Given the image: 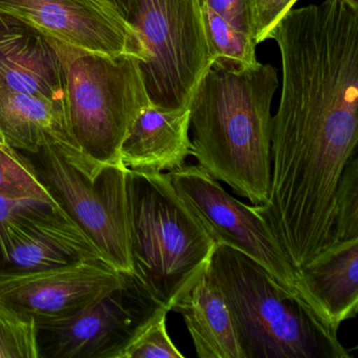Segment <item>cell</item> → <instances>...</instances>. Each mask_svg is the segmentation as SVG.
<instances>
[{
  "label": "cell",
  "mask_w": 358,
  "mask_h": 358,
  "mask_svg": "<svg viewBox=\"0 0 358 358\" xmlns=\"http://www.w3.org/2000/svg\"><path fill=\"white\" fill-rule=\"evenodd\" d=\"M282 85L271 163L303 182L343 173L358 141V10L324 0L291 10L270 32Z\"/></svg>",
  "instance_id": "obj_1"
},
{
  "label": "cell",
  "mask_w": 358,
  "mask_h": 358,
  "mask_svg": "<svg viewBox=\"0 0 358 358\" xmlns=\"http://www.w3.org/2000/svg\"><path fill=\"white\" fill-rule=\"evenodd\" d=\"M278 87L271 64L232 69L213 62L190 101L192 155L199 166L252 205L269 194Z\"/></svg>",
  "instance_id": "obj_2"
},
{
  "label": "cell",
  "mask_w": 358,
  "mask_h": 358,
  "mask_svg": "<svg viewBox=\"0 0 358 358\" xmlns=\"http://www.w3.org/2000/svg\"><path fill=\"white\" fill-rule=\"evenodd\" d=\"M246 358H349L335 328L261 266L217 243L206 268Z\"/></svg>",
  "instance_id": "obj_3"
},
{
  "label": "cell",
  "mask_w": 358,
  "mask_h": 358,
  "mask_svg": "<svg viewBox=\"0 0 358 358\" xmlns=\"http://www.w3.org/2000/svg\"><path fill=\"white\" fill-rule=\"evenodd\" d=\"M127 173L136 278L157 303L171 311L206 269L217 243L166 173Z\"/></svg>",
  "instance_id": "obj_4"
},
{
  "label": "cell",
  "mask_w": 358,
  "mask_h": 358,
  "mask_svg": "<svg viewBox=\"0 0 358 358\" xmlns=\"http://www.w3.org/2000/svg\"><path fill=\"white\" fill-rule=\"evenodd\" d=\"M51 41L64 66L66 110L79 145L103 169L122 166L121 146L134 121L152 104L141 60L87 53Z\"/></svg>",
  "instance_id": "obj_5"
},
{
  "label": "cell",
  "mask_w": 358,
  "mask_h": 358,
  "mask_svg": "<svg viewBox=\"0 0 358 358\" xmlns=\"http://www.w3.org/2000/svg\"><path fill=\"white\" fill-rule=\"evenodd\" d=\"M129 22L145 49L140 66L152 106L189 108L213 62L200 0H134Z\"/></svg>",
  "instance_id": "obj_6"
},
{
  "label": "cell",
  "mask_w": 358,
  "mask_h": 358,
  "mask_svg": "<svg viewBox=\"0 0 358 358\" xmlns=\"http://www.w3.org/2000/svg\"><path fill=\"white\" fill-rule=\"evenodd\" d=\"M166 176L215 243L240 251L252 259L285 290L332 324L306 288L299 269L291 263L270 226L250 205L228 194L219 181L199 165H183Z\"/></svg>",
  "instance_id": "obj_7"
},
{
  "label": "cell",
  "mask_w": 358,
  "mask_h": 358,
  "mask_svg": "<svg viewBox=\"0 0 358 358\" xmlns=\"http://www.w3.org/2000/svg\"><path fill=\"white\" fill-rule=\"evenodd\" d=\"M41 155L45 180L69 215L95 241L112 267L136 276L127 169L108 167L92 182L52 148Z\"/></svg>",
  "instance_id": "obj_8"
},
{
  "label": "cell",
  "mask_w": 358,
  "mask_h": 358,
  "mask_svg": "<svg viewBox=\"0 0 358 358\" xmlns=\"http://www.w3.org/2000/svg\"><path fill=\"white\" fill-rule=\"evenodd\" d=\"M0 13L87 53L146 59L135 29L110 0H0Z\"/></svg>",
  "instance_id": "obj_9"
},
{
  "label": "cell",
  "mask_w": 358,
  "mask_h": 358,
  "mask_svg": "<svg viewBox=\"0 0 358 358\" xmlns=\"http://www.w3.org/2000/svg\"><path fill=\"white\" fill-rule=\"evenodd\" d=\"M129 276L97 259L31 271L0 269V299L34 318L39 327L116 292Z\"/></svg>",
  "instance_id": "obj_10"
},
{
  "label": "cell",
  "mask_w": 358,
  "mask_h": 358,
  "mask_svg": "<svg viewBox=\"0 0 358 358\" xmlns=\"http://www.w3.org/2000/svg\"><path fill=\"white\" fill-rule=\"evenodd\" d=\"M162 306L136 276L81 311L38 327L51 335L52 357L110 358Z\"/></svg>",
  "instance_id": "obj_11"
},
{
  "label": "cell",
  "mask_w": 358,
  "mask_h": 358,
  "mask_svg": "<svg viewBox=\"0 0 358 358\" xmlns=\"http://www.w3.org/2000/svg\"><path fill=\"white\" fill-rule=\"evenodd\" d=\"M90 259L110 265L103 251L66 208L35 203L0 229V262L8 270L48 269Z\"/></svg>",
  "instance_id": "obj_12"
},
{
  "label": "cell",
  "mask_w": 358,
  "mask_h": 358,
  "mask_svg": "<svg viewBox=\"0 0 358 358\" xmlns=\"http://www.w3.org/2000/svg\"><path fill=\"white\" fill-rule=\"evenodd\" d=\"M0 140L31 154L52 148L92 182L106 169L79 145L66 106L43 98L0 92Z\"/></svg>",
  "instance_id": "obj_13"
},
{
  "label": "cell",
  "mask_w": 358,
  "mask_h": 358,
  "mask_svg": "<svg viewBox=\"0 0 358 358\" xmlns=\"http://www.w3.org/2000/svg\"><path fill=\"white\" fill-rule=\"evenodd\" d=\"M0 92L43 98L66 106V75L51 39L0 13Z\"/></svg>",
  "instance_id": "obj_14"
},
{
  "label": "cell",
  "mask_w": 358,
  "mask_h": 358,
  "mask_svg": "<svg viewBox=\"0 0 358 358\" xmlns=\"http://www.w3.org/2000/svg\"><path fill=\"white\" fill-rule=\"evenodd\" d=\"M190 108L162 110L150 104L134 121L121 146L127 171H176L192 155Z\"/></svg>",
  "instance_id": "obj_15"
},
{
  "label": "cell",
  "mask_w": 358,
  "mask_h": 358,
  "mask_svg": "<svg viewBox=\"0 0 358 358\" xmlns=\"http://www.w3.org/2000/svg\"><path fill=\"white\" fill-rule=\"evenodd\" d=\"M171 311L183 316L198 357L246 358L227 305L206 269Z\"/></svg>",
  "instance_id": "obj_16"
},
{
  "label": "cell",
  "mask_w": 358,
  "mask_h": 358,
  "mask_svg": "<svg viewBox=\"0 0 358 358\" xmlns=\"http://www.w3.org/2000/svg\"><path fill=\"white\" fill-rule=\"evenodd\" d=\"M306 288L333 326L356 317L358 238L338 241L299 270Z\"/></svg>",
  "instance_id": "obj_17"
},
{
  "label": "cell",
  "mask_w": 358,
  "mask_h": 358,
  "mask_svg": "<svg viewBox=\"0 0 358 358\" xmlns=\"http://www.w3.org/2000/svg\"><path fill=\"white\" fill-rule=\"evenodd\" d=\"M0 196L64 208L49 184L20 150L0 140Z\"/></svg>",
  "instance_id": "obj_18"
},
{
  "label": "cell",
  "mask_w": 358,
  "mask_h": 358,
  "mask_svg": "<svg viewBox=\"0 0 358 358\" xmlns=\"http://www.w3.org/2000/svg\"><path fill=\"white\" fill-rule=\"evenodd\" d=\"M201 12L213 62L232 69L249 68L259 62L255 55L257 45L250 36L232 27L206 6L201 5Z\"/></svg>",
  "instance_id": "obj_19"
},
{
  "label": "cell",
  "mask_w": 358,
  "mask_h": 358,
  "mask_svg": "<svg viewBox=\"0 0 358 358\" xmlns=\"http://www.w3.org/2000/svg\"><path fill=\"white\" fill-rule=\"evenodd\" d=\"M169 310L162 307L110 358H184L167 332Z\"/></svg>",
  "instance_id": "obj_20"
},
{
  "label": "cell",
  "mask_w": 358,
  "mask_h": 358,
  "mask_svg": "<svg viewBox=\"0 0 358 358\" xmlns=\"http://www.w3.org/2000/svg\"><path fill=\"white\" fill-rule=\"evenodd\" d=\"M36 320L0 299V358H38Z\"/></svg>",
  "instance_id": "obj_21"
},
{
  "label": "cell",
  "mask_w": 358,
  "mask_h": 358,
  "mask_svg": "<svg viewBox=\"0 0 358 358\" xmlns=\"http://www.w3.org/2000/svg\"><path fill=\"white\" fill-rule=\"evenodd\" d=\"M335 243L358 238V159H351L339 182L336 194Z\"/></svg>",
  "instance_id": "obj_22"
},
{
  "label": "cell",
  "mask_w": 358,
  "mask_h": 358,
  "mask_svg": "<svg viewBox=\"0 0 358 358\" xmlns=\"http://www.w3.org/2000/svg\"><path fill=\"white\" fill-rule=\"evenodd\" d=\"M299 0H246L251 38L255 45L268 41L270 32Z\"/></svg>",
  "instance_id": "obj_23"
},
{
  "label": "cell",
  "mask_w": 358,
  "mask_h": 358,
  "mask_svg": "<svg viewBox=\"0 0 358 358\" xmlns=\"http://www.w3.org/2000/svg\"><path fill=\"white\" fill-rule=\"evenodd\" d=\"M200 3L206 6L232 27L251 37L246 0H200Z\"/></svg>",
  "instance_id": "obj_24"
},
{
  "label": "cell",
  "mask_w": 358,
  "mask_h": 358,
  "mask_svg": "<svg viewBox=\"0 0 358 358\" xmlns=\"http://www.w3.org/2000/svg\"><path fill=\"white\" fill-rule=\"evenodd\" d=\"M34 201L11 200L0 196V229L5 225L8 220L11 219L15 213L22 209L35 204Z\"/></svg>",
  "instance_id": "obj_25"
},
{
  "label": "cell",
  "mask_w": 358,
  "mask_h": 358,
  "mask_svg": "<svg viewBox=\"0 0 358 358\" xmlns=\"http://www.w3.org/2000/svg\"><path fill=\"white\" fill-rule=\"evenodd\" d=\"M110 1L129 22V17L131 15V9H133L134 0H110Z\"/></svg>",
  "instance_id": "obj_26"
},
{
  "label": "cell",
  "mask_w": 358,
  "mask_h": 358,
  "mask_svg": "<svg viewBox=\"0 0 358 358\" xmlns=\"http://www.w3.org/2000/svg\"><path fill=\"white\" fill-rule=\"evenodd\" d=\"M341 3H345L354 10H358V0H339Z\"/></svg>",
  "instance_id": "obj_27"
}]
</instances>
